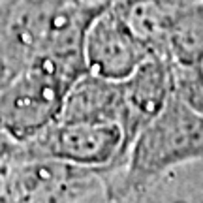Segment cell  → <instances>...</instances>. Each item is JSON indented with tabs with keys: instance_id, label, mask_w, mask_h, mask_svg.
Instances as JSON below:
<instances>
[{
	"instance_id": "6da1fadb",
	"label": "cell",
	"mask_w": 203,
	"mask_h": 203,
	"mask_svg": "<svg viewBox=\"0 0 203 203\" xmlns=\"http://www.w3.org/2000/svg\"><path fill=\"white\" fill-rule=\"evenodd\" d=\"M87 72L83 53H36L0 88V130L26 143L53 124L70 87Z\"/></svg>"
},
{
	"instance_id": "7a4b0ae2",
	"label": "cell",
	"mask_w": 203,
	"mask_h": 203,
	"mask_svg": "<svg viewBox=\"0 0 203 203\" xmlns=\"http://www.w3.org/2000/svg\"><path fill=\"white\" fill-rule=\"evenodd\" d=\"M126 188L139 186L169 166L203 154V119L188 102L171 96L139 130L128 149Z\"/></svg>"
},
{
	"instance_id": "3957f363",
	"label": "cell",
	"mask_w": 203,
	"mask_h": 203,
	"mask_svg": "<svg viewBox=\"0 0 203 203\" xmlns=\"http://www.w3.org/2000/svg\"><path fill=\"white\" fill-rule=\"evenodd\" d=\"M122 154H126V143L119 124L55 120L26 143L17 145L13 156L94 168L119 162Z\"/></svg>"
},
{
	"instance_id": "277c9868",
	"label": "cell",
	"mask_w": 203,
	"mask_h": 203,
	"mask_svg": "<svg viewBox=\"0 0 203 203\" xmlns=\"http://www.w3.org/2000/svg\"><path fill=\"white\" fill-rule=\"evenodd\" d=\"M83 56L87 72L120 81L149 58V47L134 34L117 9H100L87 26Z\"/></svg>"
}]
</instances>
